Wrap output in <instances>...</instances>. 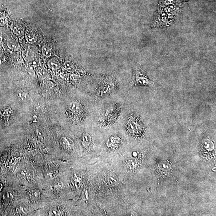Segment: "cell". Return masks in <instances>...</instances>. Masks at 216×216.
<instances>
[{"label":"cell","instance_id":"15","mask_svg":"<svg viewBox=\"0 0 216 216\" xmlns=\"http://www.w3.org/2000/svg\"><path fill=\"white\" fill-rule=\"evenodd\" d=\"M42 52L43 55L46 57L51 56L52 52L50 47L47 45H44L42 48Z\"/></svg>","mask_w":216,"mask_h":216},{"label":"cell","instance_id":"21","mask_svg":"<svg viewBox=\"0 0 216 216\" xmlns=\"http://www.w3.org/2000/svg\"><path fill=\"white\" fill-rule=\"evenodd\" d=\"M43 107V105L42 104L40 103V104H38L37 105H36L35 108L37 110H39L42 109V108Z\"/></svg>","mask_w":216,"mask_h":216},{"label":"cell","instance_id":"18","mask_svg":"<svg viewBox=\"0 0 216 216\" xmlns=\"http://www.w3.org/2000/svg\"><path fill=\"white\" fill-rule=\"evenodd\" d=\"M65 69L68 71L73 72L75 70V67H74V65L70 61H66V62H65Z\"/></svg>","mask_w":216,"mask_h":216},{"label":"cell","instance_id":"20","mask_svg":"<svg viewBox=\"0 0 216 216\" xmlns=\"http://www.w3.org/2000/svg\"><path fill=\"white\" fill-rule=\"evenodd\" d=\"M20 175L22 176L24 178H28L31 176V173L26 169H24L20 173Z\"/></svg>","mask_w":216,"mask_h":216},{"label":"cell","instance_id":"14","mask_svg":"<svg viewBox=\"0 0 216 216\" xmlns=\"http://www.w3.org/2000/svg\"><path fill=\"white\" fill-rule=\"evenodd\" d=\"M114 87V84L111 83V82H107L104 85L103 90H101V93L103 94L107 93V92H109L112 90V89Z\"/></svg>","mask_w":216,"mask_h":216},{"label":"cell","instance_id":"1","mask_svg":"<svg viewBox=\"0 0 216 216\" xmlns=\"http://www.w3.org/2000/svg\"><path fill=\"white\" fill-rule=\"evenodd\" d=\"M134 85H141L154 86V82L148 78L147 76L142 70L137 69L134 70L133 77Z\"/></svg>","mask_w":216,"mask_h":216},{"label":"cell","instance_id":"8","mask_svg":"<svg viewBox=\"0 0 216 216\" xmlns=\"http://www.w3.org/2000/svg\"><path fill=\"white\" fill-rule=\"evenodd\" d=\"M121 139L119 137H110L107 141V145L110 148H115L119 145Z\"/></svg>","mask_w":216,"mask_h":216},{"label":"cell","instance_id":"16","mask_svg":"<svg viewBox=\"0 0 216 216\" xmlns=\"http://www.w3.org/2000/svg\"><path fill=\"white\" fill-rule=\"evenodd\" d=\"M126 165L128 169L133 170L135 168L137 163L134 160L128 159L126 160Z\"/></svg>","mask_w":216,"mask_h":216},{"label":"cell","instance_id":"17","mask_svg":"<svg viewBox=\"0 0 216 216\" xmlns=\"http://www.w3.org/2000/svg\"><path fill=\"white\" fill-rule=\"evenodd\" d=\"M37 75L41 79H44L47 76V73L41 68H38L37 70Z\"/></svg>","mask_w":216,"mask_h":216},{"label":"cell","instance_id":"4","mask_svg":"<svg viewBox=\"0 0 216 216\" xmlns=\"http://www.w3.org/2000/svg\"><path fill=\"white\" fill-rule=\"evenodd\" d=\"M12 30L14 34L18 36L21 38H22L24 34V29L23 27L20 24L14 23L12 25Z\"/></svg>","mask_w":216,"mask_h":216},{"label":"cell","instance_id":"3","mask_svg":"<svg viewBox=\"0 0 216 216\" xmlns=\"http://www.w3.org/2000/svg\"><path fill=\"white\" fill-rule=\"evenodd\" d=\"M69 109L70 111L77 114L82 113L84 110L82 105L80 102L76 101L70 102L69 105Z\"/></svg>","mask_w":216,"mask_h":216},{"label":"cell","instance_id":"10","mask_svg":"<svg viewBox=\"0 0 216 216\" xmlns=\"http://www.w3.org/2000/svg\"><path fill=\"white\" fill-rule=\"evenodd\" d=\"M29 195L30 198L33 201H37L40 198V193L38 190L35 189L29 190Z\"/></svg>","mask_w":216,"mask_h":216},{"label":"cell","instance_id":"11","mask_svg":"<svg viewBox=\"0 0 216 216\" xmlns=\"http://www.w3.org/2000/svg\"><path fill=\"white\" fill-rule=\"evenodd\" d=\"M48 65L49 67L53 70H56L59 69L60 67V64L57 60L54 59H51L48 62Z\"/></svg>","mask_w":216,"mask_h":216},{"label":"cell","instance_id":"6","mask_svg":"<svg viewBox=\"0 0 216 216\" xmlns=\"http://www.w3.org/2000/svg\"><path fill=\"white\" fill-rule=\"evenodd\" d=\"M60 142L61 145L65 149H70L73 147L74 143L70 138L67 137H62Z\"/></svg>","mask_w":216,"mask_h":216},{"label":"cell","instance_id":"7","mask_svg":"<svg viewBox=\"0 0 216 216\" xmlns=\"http://www.w3.org/2000/svg\"><path fill=\"white\" fill-rule=\"evenodd\" d=\"M25 38L26 41L30 44H34L37 42L38 38L34 32L26 31L25 34Z\"/></svg>","mask_w":216,"mask_h":216},{"label":"cell","instance_id":"2","mask_svg":"<svg viewBox=\"0 0 216 216\" xmlns=\"http://www.w3.org/2000/svg\"><path fill=\"white\" fill-rule=\"evenodd\" d=\"M129 131L132 133L137 134L143 130V125L138 118L134 117H130L128 122Z\"/></svg>","mask_w":216,"mask_h":216},{"label":"cell","instance_id":"19","mask_svg":"<svg viewBox=\"0 0 216 216\" xmlns=\"http://www.w3.org/2000/svg\"><path fill=\"white\" fill-rule=\"evenodd\" d=\"M9 48L13 50H18V43L14 41H10L9 42Z\"/></svg>","mask_w":216,"mask_h":216},{"label":"cell","instance_id":"13","mask_svg":"<svg viewBox=\"0 0 216 216\" xmlns=\"http://www.w3.org/2000/svg\"><path fill=\"white\" fill-rule=\"evenodd\" d=\"M91 137L89 134H84L82 138V144L85 147H88L90 145L91 142Z\"/></svg>","mask_w":216,"mask_h":216},{"label":"cell","instance_id":"12","mask_svg":"<svg viewBox=\"0 0 216 216\" xmlns=\"http://www.w3.org/2000/svg\"><path fill=\"white\" fill-rule=\"evenodd\" d=\"M22 55L25 61H30L33 58V53L30 49H27V50H24L22 52Z\"/></svg>","mask_w":216,"mask_h":216},{"label":"cell","instance_id":"9","mask_svg":"<svg viewBox=\"0 0 216 216\" xmlns=\"http://www.w3.org/2000/svg\"><path fill=\"white\" fill-rule=\"evenodd\" d=\"M17 98L21 102L26 101L29 98V94L27 92L23 90H20L17 92Z\"/></svg>","mask_w":216,"mask_h":216},{"label":"cell","instance_id":"5","mask_svg":"<svg viewBox=\"0 0 216 216\" xmlns=\"http://www.w3.org/2000/svg\"><path fill=\"white\" fill-rule=\"evenodd\" d=\"M171 165L166 161H163L160 162L158 165V169L162 173H166L170 171L171 169Z\"/></svg>","mask_w":216,"mask_h":216}]
</instances>
